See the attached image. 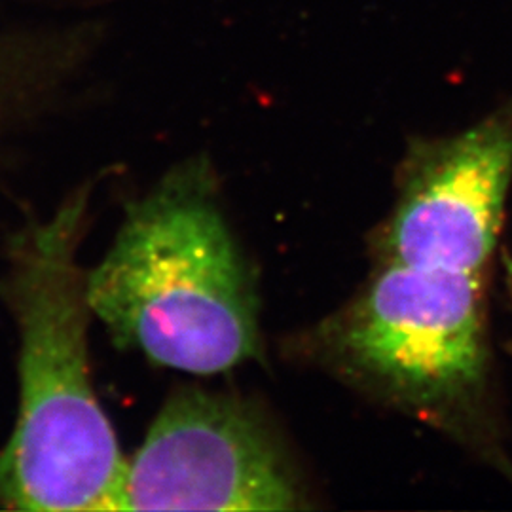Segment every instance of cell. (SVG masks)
I'll list each match as a JSON object with an SVG mask.
<instances>
[{"label":"cell","mask_w":512,"mask_h":512,"mask_svg":"<svg viewBox=\"0 0 512 512\" xmlns=\"http://www.w3.org/2000/svg\"><path fill=\"white\" fill-rule=\"evenodd\" d=\"M92 184H82L10 243L2 293L19 327V414L0 450V507L120 511L128 461L95 397L93 315L78 247Z\"/></svg>","instance_id":"6da1fadb"},{"label":"cell","mask_w":512,"mask_h":512,"mask_svg":"<svg viewBox=\"0 0 512 512\" xmlns=\"http://www.w3.org/2000/svg\"><path fill=\"white\" fill-rule=\"evenodd\" d=\"M86 293L114 342L156 365L211 376L260 357L255 283L205 162L177 165L129 205Z\"/></svg>","instance_id":"7a4b0ae2"},{"label":"cell","mask_w":512,"mask_h":512,"mask_svg":"<svg viewBox=\"0 0 512 512\" xmlns=\"http://www.w3.org/2000/svg\"><path fill=\"white\" fill-rule=\"evenodd\" d=\"M294 348L370 399L509 469L486 275L374 264L359 291Z\"/></svg>","instance_id":"3957f363"},{"label":"cell","mask_w":512,"mask_h":512,"mask_svg":"<svg viewBox=\"0 0 512 512\" xmlns=\"http://www.w3.org/2000/svg\"><path fill=\"white\" fill-rule=\"evenodd\" d=\"M283 440L255 404L175 391L126 465L120 511H298L310 507Z\"/></svg>","instance_id":"277c9868"},{"label":"cell","mask_w":512,"mask_h":512,"mask_svg":"<svg viewBox=\"0 0 512 512\" xmlns=\"http://www.w3.org/2000/svg\"><path fill=\"white\" fill-rule=\"evenodd\" d=\"M512 183V99L463 131L416 137L370 236L376 264L486 275Z\"/></svg>","instance_id":"5b68a950"}]
</instances>
